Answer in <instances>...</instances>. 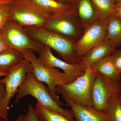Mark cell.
Segmentation results:
<instances>
[{
    "mask_svg": "<svg viewBox=\"0 0 121 121\" xmlns=\"http://www.w3.org/2000/svg\"><path fill=\"white\" fill-rule=\"evenodd\" d=\"M20 52L24 58L31 64V73L33 77L38 81L46 83L54 100L60 106H62L63 103L56 93V89L58 85L68 84L66 75L63 72H61L59 69L47 67L43 65L38 60L35 52L32 50H25Z\"/></svg>",
    "mask_w": 121,
    "mask_h": 121,
    "instance_id": "277c9868",
    "label": "cell"
},
{
    "mask_svg": "<svg viewBox=\"0 0 121 121\" xmlns=\"http://www.w3.org/2000/svg\"><path fill=\"white\" fill-rule=\"evenodd\" d=\"M115 3L116 2H121V0H114Z\"/></svg>",
    "mask_w": 121,
    "mask_h": 121,
    "instance_id": "1f68e13d",
    "label": "cell"
},
{
    "mask_svg": "<svg viewBox=\"0 0 121 121\" xmlns=\"http://www.w3.org/2000/svg\"><path fill=\"white\" fill-rule=\"evenodd\" d=\"M5 94V86L1 79H0V107L4 98Z\"/></svg>",
    "mask_w": 121,
    "mask_h": 121,
    "instance_id": "484cf974",
    "label": "cell"
},
{
    "mask_svg": "<svg viewBox=\"0 0 121 121\" xmlns=\"http://www.w3.org/2000/svg\"><path fill=\"white\" fill-rule=\"evenodd\" d=\"M31 64L24 58L22 62L1 80L5 86L4 98L0 107V119L8 120V110L11 99L17 94L24 80L26 74L31 71Z\"/></svg>",
    "mask_w": 121,
    "mask_h": 121,
    "instance_id": "9c48e42d",
    "label": "cell"
},
{
    "mask_svg": "<svg viewBox=\"0 0 121 121\" xmlns=\"http://www.w3.org/2000/svg\"><path fill=\"white\" fill-rule=\"evenodd\" d=\"M24 59L19 52L10 49L0 52V72L9 73Z\"/></svg>",
    "mask_w": 121,
    "mask_h": 121,
    "instance_id": "2e32d148",
    "label": "cell"
},
{
    "mask_svg": "<svg viewBox=\"0 0 121 121\" xmlns=\"http://www.w3.org/2000/svg\"><path fill=\"white\" fill-rule=\"evenodd\" d=\"M27 95L32 96L37 100V103L48 109L63 115L71 120H74L71 111L64 109L57 103L51 95L47 86L43 83L36 80L31 71L26 74L23 82L18 89L15 103L19 102Z\"/></svg>",
    "mask_w": 121,
    "mask_h": 121,
    "instance_id": "7a4b0ae2",
    "label": "cell"
},
{
    "mask_svg": "<svg viewBox=\"0 0 121 121\" xmlns=\"http://www.w3.org/2000/svg\"><path fill=\"white\" fill-rule=\"evenodd\" d=\"M56 0L57 1H58V2L63 3V2H62V1H61V0Z\"/></svg>",
    "mask_w": 121,
    "mask_h": 121,
    "instance_id": "d6a6232c",
    "label": "cell"
},
{
    "mask_svg": "<svg viewBox=\"0 0 121 121\" xmlns=\"http://www.w3.org/2000/svg\"><path fill=\"white\" fill-rule=\"evenodd\" d=\"M14 0H0V4H11Z\"/></svg>",
    "mask_w": 121,
    "mask_h": 121,
    "instance_id": "83f0119b",
    "label": "cell"
},
{
    "mask_svg": "<svg viewBox=\"0 0 121 121\" xmlns=\"http://www.w3.org/2000/svg\"><path fill=\"white\" fill-rule=\"evenodd\" d=\"M20 121H44L31 104L29 106L28 112L23 115Z\"/></svg>",
    "mask_w": 121,
    "mask_h": 121,
    "instance_id": "603a6c76",
    "label": "cell"
},
{
    "mask_svg": "<svg viewBox=\"0 0 121 121\" xmlns=\"http://www.w3.org/2000/svg\"><path fill=\"white\" fill-rule=\"evenodd\" d=\"M63 98L70 107V111L76 121H108L105 113L98 111L93 107L80 105L67 98Z\"/></svg>",
    "mask_w": 121,
    "mask_h": 121,
    "instance_id": "4fadbf2b",
    "label": "cell"
},
{
    "mask_svg": "<svg viewBox=\"0 0 121 121\" xmlns=\"http://www.w3.org/2000/svg\"><path fill=\"white\" fill-rule=\"evenodd\" d=\"M50 16L33 0H14L10 4L9 20L24 28L42 27Z\"/></svg>",
    "mask_w": 121,
    "mask_h": 121,
    "instance_id": "3957f363",
    "label": "cell"
},
{
    "mask_svg": "<svg viewBox=\"0 0 121 121\" xmlns=\"http://www.w3.org/2000/svg\"><path fill=\"white\" fill-rule=\"evenodd\" d=\"M115 49L116 48L109 42L105 40L89 50L82 58V62L86 66H91L101 60L111 55Z\"/></svg>",
    "mask_w": 121,
    "mask_h": 121,
    "instance_id": "5bb4252c",
    "label": "cell"
},
{
    "mask_svg": "<svg viewBox=\"0 0 121 121\" xmlns=\"http://www.w3.org/2000/svg\"><path fill=\"white\" fill-rule=\"evenodd\" d=\"M10 48H11L8 46L4 40L0 36V52Z\"/></svg>",
    "mask_w": 121,
    "mask_h": 121,
    "instance_id": "4316f807",
    "label": "cell"
},
{
    "mask_svg": "<svg viewBox=\"0 0 121 121\" xmlns=\"http://www.w3.org/2000/svg\"><path fill=\"white\" fill-rule=\"evenodd\" d=\"M0 36L10 48L20 52L30 50L39 54L44 46L30 38L24 28L11 20L0 31Z\"/></svg>",
    "mask_w": 121,
    "mask_h": 121,
    "instance_id": "52a82bcc",
    "label": "cell"
},
{
    "mask_svg": "<svg viewBox=\"0 0 121 121\" xmlns=\"http://www.w3.org/2000/svg\"><path fill=\"white\" fill-rule=\"evenodd\" d=\"M71 5L74 13L84 29L98 20L91 0H73Z\"/></svg>",
    "mask_w": 121,
    "mask_h": 121,
    "instance_id": "7c38bea8",
    "label": "cell"
},
{
    "mask_svg": "<svg viewBox=\"0 0 121 121\" xmlns=\"http://www.w3.org/2000/svg\"><path fill=\"white\" fill-rule=\"evenodd\" d=\"M105 40L116 48L121 46V21L113 15L106 22Z\"/></svg>",
    "mask_w": 121,
    "mask_h": 121,
    "instance_id": "e0dca14e",
    "label": "cell"
},
{
    "mask_svg": "<svg viewBox=\"0 0 121 121\" xmlns=\"http://www.w3.org/2000/svg\"><path fill=\"white\" fill-rule=\"evenodd\" d=\"M9 73H5V72H0V77H5L7 76L8 74Z\"/></svg>",
    "mask_w": 121,
    "mask_h": 121,
    "instance_id": "f546056e",
    "label": "cell"
},
{
    "mask_svg": "<svg viewBox=\"0 0 121 121\" xmlns=\"http://www.w3.org/2000/svg\"><path fill=\"white\" fill-rule=\"evenodd\" d=\"M39 54L37 59L43 65L62 70L67 77L68 84L82 75L87 67L82 61L78 64H71L58 58L53 55L50 48L47 46H44Z\"/></svg>",
    "mask_w": 121,
    "mask_h": 121,
    "instance_id": "30bf717a",
    "label": "cell"
},
{
    "mask_svg": "<svg viewBox=\"0 0 121 121\" xmlns=\"http://www.w3.org/2000/svg\"><path fill=\"white\" fill-rule=\"evenodd\" d=\"M35 108L44 121H76L74 119L71 120L63 115L50 110L38 103L36 105Z\"/></svg>",
    "mask_w": 121,
    "mask_h": 121,
    "instance_id": "ffe728a7",
    "label": "cell"
},
{
    "mask_svg": "<svg viewBox=\"0 0 121 121\" xmlns=\"http://www.w3.org/2000/svg\"><path fill=\"white\" fill-rule=\"evenodd\" d=\"M91 67L96 72L116 82H120L121 74L117 68L112 56L101 60Z\"/></svg>",
    "mask_w": 121,
    "mask_h": 121,
    "instance_id": "9a60e30c",
    "label": "cell"
},
{
    "mask_svg": "<svg viewBox=\"0 0 121 121\" xmlns=\"http://www.w3.org/2000/svg\"><path fill=\"white\" fill-rule=\"evenodd\" d=\"M105 113L108 121H121V93L111 103Z\"/></svg>",
    "mask_w": 121,
    "mask_h": 121,
    "instance_id": "44dd1931",
    "label": "cell"
},
{
    "mask_svg": "<svg viewBox=\"0 0 121 121\" xmlns=\"http://www.w3.org/2000/svg\"><path fill=\"white\" fill-rule=\"evenodd\" d=\"M121 93V83L116 82L96 72L92 84L91 99L92 107L106 113L109 106Z\"/></svg>",
    "mask_w": 121,
    "mask_h": 121,
    "instance_id": "8992f818",
    "label": "cell"
},
{
    "mask_svg": "<svg viewBox=\"0 0 121 121\" xmlns=\"http://www.w3.org/2000/svg\"><path fill=\"white\" fill-rule=\"evenodd\" d=\"M97 12L98 20L106 23L113 15L114 0H91Z\"/></svg>",
    "mask_w": 121,
    "mask_h": 121,
    "instance_id": "d6986e66",
    "label": "cell"
},
{
    "mask_svg": "<svg viewBox=\"0 0 121 121\" xmlns=\"http://www.w3.org/2000/svg\"><path fill=\"white\" fill-rule=\"evenodd\" d=\"M106 23L99 20L85 29L80 39L75 42V49L78 56L82 58L92 48L105 41Z\"/></svg>",
    "mask_w": 121,
    "mask_h": 121,
    "instance_id": "8fae6325",
    "label": "cell"
},
{
    "mask_svg": "<svg viewBox=\"0 0 121 121\" xmlns=\"http://www.w3.org/2000/svg\"><path fill=\"white\" fill-rule=\"evenodd\" d=\"M50 15H60L73 11L72 5L56 0H33Z\"/></svg>",
    "mask_w": 121,
    "mask_h": 121,
    "instance_id": "ac0fdd59",
    "label": "cell"
},
{
    "mask_svg": "<svg viewBox=\"0 0 121 121\" xmlns=\"http://www.w3.org/2000/svg\"><path fill=\"white\" fill-rule=\"evenodd\" d=\"M113 15L121 21V2L115 3Z\"/></svg>",
    "mask_w": 121,
    "mask_h": 121,
    "instance_id": "d4e9b609",
    "label": "cell"
},
{
    "mask_svg": "<svg viewBox=\"0 0 121 121\" xmlns=\"http://www.w3.org/2000/svg\"><path fill=\"white\" fill-rule=\"evenodd\" d=\"M62 2L65 4H69L71 5L73 0H61Z\"/></svg>",
    "mask_w": 121,
    "mask_h": 121,
    "instance_id": "f1b7e54d",
    "label": "cell"
},
{
    "mask_svg": "<svg viewBox=\"0 0 121 121\" xmlns=\"http://www.w3.org/2000/svg\"><path fill=\"white\" fill-rule=\"evenodd\" d=\"M29 36L58 53L63 60L71 64L81 63L82 59L75 49V42L59 34L42 27L24 28Z\"/></svg>",
    "mask_w": 121,
    "mask_h": 121,
    "instance_id": "6da1fadb",
    "label": "cell"
},
{
    "mask_svg": "<svg viewBox=\"0 0 121 121\" xmlns=\"http://www.w3.org/2000/svg\"><path fill=\"white\" fill-rule=\"evenodd\" d=\"M10 4H0V31L9 20Z\"/></svg>",
    "mask_w": 121,
    "mask_h": 121,
    "instance_id": "7402d4cb",
    "label": "cell"
},
{
    "mask_svg": "<svg viewBox=\"0 0 121 121\" xmlns=\"http://www.w3.org/2000/svg\"><path fill=\"white\" fill-rule=\"evenodd\" d=\"M96 73L91 67H87L84 73L73 82L57 86L56 93L80 105L92 107L91 88Z\"/></svg>",
    "mask_w": 121,
    "mask_h": 121,
    "instance_id": "5b68a950",
    "label": "cell"
},
{
    "mask_svg": "<svg viewBox=\"0 0 121 121\" xmlns=\"http://www.w3.org/2000/svg\"><path fill=\"white\" fill-rule=\"evenodd\" d=\"M22 114H21L19 115L16 121H20L21 119V118H22ZM4 121L3 119H0V121Z\"/></svg>",
    "mask_w": 121,
    "mask_h": 121,
    "instance_id": "4dcf8cb0",
    "label": "cell"
},
{
    "mask_svg": "<svg viewBox=\"0 0 121 121\" xmlns=\"http://www.w3.org/2000/svg\"><path fill=\"white\" fill-rule=\"evenodd\" d=\"M42 28L56 33L75 42L82 35L84 28L73 11L51 15Z\"/></svg>",
    "mask_w": 121,
    "mask_h": 121,
    "instance_id": "ba28073f",
    "label": "cell"
},
{
    "mask_svg": "<svg viewBox=\"0 0 121 121\" xmlns=\"http://www.w3.org/2000/svg\"><path fill=\"white\" fill-rule=\"evenodd\" d=\"M111 56L117 68L121 74V49H115Z\"/></svg>",
    "mask_w": 121,
    "mask_h": 121,
    "instance_id": "cb8c5ba5",
    "label": "cell"
}]
</instances>
